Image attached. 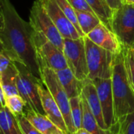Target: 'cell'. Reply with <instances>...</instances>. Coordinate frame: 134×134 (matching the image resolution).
Wrapping results in <instances>:
<instances>
[{"label":"cell","mask_w":134,"mask_h":134,"mask_svg":"<svg viewBox=\"0 0 134 134\" xmlns=\"http://www.w3.org/2000/svg\"><path fill=\"white\" fill-rule=\"evenodd\" d=\"M0 40L3 52L13 62L24 64L41 79L34 29L30 22L21 18L11 0H0Z\"/></svg>","instance_id":"obj_1"},{"label":"cell","mask_w":134,"mask_h":134,"mask_svg":"<svg viewBox=\"0 0 134 134\" xmlns=\"http://www.w3.org/2000/svg\"><path fill=\"white\" fill-rule=\"evenodd\" d=\"M111 85L115 122L121 117L134 112V91L129 81L125 70L124 50L115 55L111 75Z\"/></svg>","instance_id":"obj_2"},{"label":"cell","mask_w":134,"mask_h":134,"mask_svg":"<svg viewBox=\"0 0 134 134\" xmlns=\"http://www.w3.org/2000/svg\"><path fill=\"white\" fill-rule=\"evenodd\" d=\"M84 39L88 69V79L92 81L96 78H111L115 55L94 43L86 36H84Z\"/></svg>","instance_id":"obj_3"},{"label":"cell","mask_w":134,"mask_h":134,"mask_svg":"<svg viewBox=\"0 0 134 134\" xmlns=\"http://www.w3.org/2000/svg\"><path fill=\"white\" fill-rule=\"evenodd\" d=\"M18 69L17 87L19 95L25 100L27 107L40 114H44L38 87L42 82L41 79L36 77L27 67L18 62H14Z\"/></svg>","instance_id":"obj_4"},{"label":"cell","mask_w":134,"mask_h":134,"mask_svg":"<svg viewBox=\"0 0 134 134\" xmlns=\"http://www.w3.org/2000/svg\"><path fill=\"white\" fill-rule=\"evenodd\" d=\"M41 81L46 88L49 90L53 98L59 107L64 117L69 134H72L74 131V126L71 117L70 98L66 94L65 89L62 86L56 72L47 66H40Z\"/></svg>","instance_id":"obj_5"},{"label":"cell","mask_w":134,"mask_h":134,"mask_svg":"<svg viewBox=\"0 0 134 134\" xmlns=\"http://www.w3.org/2000/svg\"><path fill=\"white\" fill-rule=\"evenodd\" d=\"M110 29L125 48H134V4H122L113 11Z\"/></svg>","instance_id":"obj_6"},{"label":"cell","mask_w":134,"mask_h":134,"mask_svg":"<svg viewBox=\"0 0 134 134\" xmlns=\"http://www.w3.org/2000/svg\"><path fill=\"white\" fill-rule=\"evenodd\" d=\"M63 44V52L69 68L79 81H85L88 79V69L84 36L75 40L64 39Z\"/></svg>","instance_id":"obj_7"},{"label":"cell","mask_w":134,"mask_h":134,"mask_svg":"<svg viewBox=\"0 0 134 134\" xmlns=\"http://www.w3.org/2000/svg\"><path fill=\"white\" fill-rule=\"evenodd\" d=\"M34 42L40 66L49 67L55 72L69 67L63 51L53 44L45 36L35 30Z\"/></svg>","instance_id":"obj_8"},{"label":"cell","mask_w":134,"mask_h":134,"mask_svg":"<svg viewBox=\"0 0 134 134\" xmlns=\"http://www.w3.org/2000/svg\"><path fill=\"white\" fill-rule=\"evenodd\" d=\"M29 22L35 31L45 36L53 44L63 51L64 38L47 14L40 0L35 1L31 8Z\"/></svg>","instance_id":"obj_9"},{"label":"cell","mask_w":134,"mask_h":134,"mask_svg":"<svg viewBox=\"0 0 134 134\" xmlns=\"http://www.w3.org/2000/svg\"><path fill=\"white\" fill-rule=\"evenodd\" d=\"M40 2L64 39L75 40L83 37L61 10L55 0H40Z\"/></svg>","instance_id":"obj_10"},{"label":"cell","mask_w":134,"mask_h":134,"mask_svg":"<svg viewBox=\"0 0 134 134\" xmlns=\"http://www.w3.org/2000/svg\"><path fill=\"white\" fill-rule=\"evenodd\" d=\"M92 81L96 88L103 110V119L106 125L109 129L114 122V97L112 92L111 78H96Z\"/></svg>","instance_id":"obj_11"},{"label":"cell","mask_w":134,"mask_h":134,"mask_svg":"<svg viewBox=\"0 0 134 134\" xmlns=\"http://www.w3.org/2000/svg\"><path fill=\"white\" fill-rule=\"evenodd\" d=\"M86 36L94 43L110 51L114 55L122 52L125 48L120 43L113 31L102 22L92 30Z\"/></svg>","instance_id":"obj_12"},{"label":"cell","mask_w":134,"mask_h":134,"mask_svg":"<svg viewBox=\"0 0 134 134\" xmlns=\"http://www.w3.org/2000/svg\"><path fill=\"white\" fill-rule=\"evenodd\" d=\"M38 90L45 115H47L65 134H69L68 129L59 107L43 82L39 85Z\"/></svg>","instance_id":"obj_13"},{"label":"cell","mask_w":134,"mask_h":134,"mask_svg":"<svg viewBox=\"0 0 134 134\" xmlns=\"http://www.w3.org/2000/svg\"><path fill=\"white\" fill-rule=\"evenodd\" d=\"M81 93L86 99L87 103L93 114L95 115L96 120L98 121V123L100 125V127L104 130H109L103 119V110L98 96L96 88L91 80L87 79L85 81H83Z\"/></svg>","instance_id":"obj_14"},{"label":"cell","mask_w":134,"mask_h":134,"mask_svg":"<svg viewBox=\"0 0 134 134\" xmlns=\"http://www.w3.org/2000/svg\"><path fill=\"white\" fill-rule=\"evenodd\" d=\"M26 118L42 134H65L47 115L25 108L24 112Z\"/></svg>","instance_id":"obj_15"},{"label":"cell","mask_w":134,"mask_h":134,"mask_svg":"<svg viewBox=\"0 0 134 134\" xmlns=\"http://www.w3.org/2000/svg\"><path fill=\"white\" fill-rule=\"evenodd\" d=\"M56 74L62 86L65 89L70 99L81 95L83 86V81H79L76 77L73 71L69 67L56 71Z\"/></svg>","instance_id":"obj_16"},{"label":"cell","mask_w":134,"mask_h":134,"mask_svg":"<svg viewBox=\"0 0 134 134\" xmlns=\"http://www.w3.org/2000/svg\"><path fill=\"white\" fill-rule=\"evenodd\" d=\"M81 100L82 107V128L92 134H109V130H104L99 125L82 93H81Z\"/></svg>","instance_id":"obj_17"},{"label":"cell","mask_w":134,"mask_h":134,"mask_svg":"<svg viewBox=\"0 0 134 134\" xmlns=\"http://www.w3.org/2000/svg\"><path fill=\"white\" fill-rule=\"evenodd\" d=\"M18 73L15 63L13 62L4 72L0 74V81L6 96L19 95L17 87Z\"/></svg>","instance_id":"obj_18"},{"label":"cell","mask_w":134,"mask_h":134,"mask_svg":"<svg viewBox=\"0 0 134 134\" xmlns=\"http://www.w3.org/2000/svg\"><path fill=\"white\" fill-rule=\"evenodd\" d=\"M0 134H23L17 117L7 107L0 110Z\"/></svg>","instance_id":"obj_19"},{"label":"cell","mask_w":134,"mask_h":134,"mask_svg":"<svg viewBox=\"0 0 134 134\" xmlns=\"http://www.w3.org/2000/svg\"><path fill=\"white\" fill-rule=\"evenodd\" d=\"M86 1L102 23L111 30L110 19L113 11L107 3L106 0H86Z\"/></svg>","instance_id":"obj_20"},{"label":"cell","mask_w":134,"mask_h":134,"mask_svg":"<svg viewBox=\"0 0 134 134\" xmlns=\"http://www.w3.org/2000/svg\"><path fill=\"white\" fill-rule=\"evenodd\" d=\"M76 10V14L79 26L85 36H87L92 30H93L102 21L93 13L88 11Z\"/></svg>","instance_id":"obj_21"},{"label":"cell","mask_w":134,"mask_h":134,"mask_svg":"<svg viewBox=\"0 0 134 134\" xmlns=\"http://www.w3.org/2000/svg\"><path fill=\"white\" fill-rule=\"evenodd\" d=\"M109 129L117 134H134V112L121 117Z\"/></svg>","instance_id":"obj_22"},{"label":"cell","mask_w":134,"mask_h":134,"mask_svg":"<svg viewBox=\"0 0 134 134\" xmlns=\"http://www.w3.org/2000/svg\"><path fill=\"white\" fill-rule=\"evenodd\" d=\"M6 107L14 115L18 116L24 114L27 103L20 95H13L6 96Z\"/></svg>","instance_id":"obj_23"},{"label":"cell","mask_w":134,"mask_h":134,"mask_svg":"<svg viewBox=\"0 0 134 134\" xmlns=\"http://www.w3.org/2000/svg\"><path fill=\"white\" fill-rule=\"evenodd\" d=\"M71 117L75 130L82 128V107L81 95L70 99Z\"/></svg>","instance_id":"obj_24"},{"label":"cell","mask_w":134,"mask_h":134,"mask_svg":"<svg viewBox=\"0 0 134 134\" xmlns=\"http://www.w3.org/2000/svg\"><path fill=\"white\" fill-rule=\"evenodd\" d=\"M55 2L59 6V7L63 11V13L65 14V16L68 18V19L74 24V25L75 26V28L80 33V35L81 36H85L83 32L81 31V29L79 26L77 14H76V10L71 6V4L68 2V0H55Z\"/></svg>","instance_id":"obj_25"},{"label":"cell","mask_w":134,"mask_h":134,"mask_svg":"<svg viewBox=\"0 0 134 134\" xmlns=\"http://www.w3.org/2000/svg\"><path fill=\"white\" fill-rule=\"evenodd\" d=\"M124 61L129 81L134 91V48L124 49Z\"/></svg>","instance_id":"obj_26"},{"label":"cell","mask_w":134,"mask_h":134,"mask_svg":"<svg viewBox=\"0 0 134 134\" xmlns=\"http://www.w3.org/2000/svg\"><path fill=\"white\" fill-rule=\"evenodd\" d=\"M17 118L23 134H42L31 124L24 114L17 116Z\"/></svg>","instance_id":"obj_27"},{"label":"cell","mask_w":134,"mask_h":134,"mask_svg":"<svg viewBox=\"0 0 134 134\" xmlns=\"http://www.w3.org/2000/svg\"><path fill=\"white\" fill-rule=\"evenodd\" d=\"M68 2L71 4V6L75 10H81V11H88V12L95 14L94 11L90 7V6L88 5V3H87L86 0H68Z\"/></svg>","instance_id":"obj_28"},{"label":"cell","mask_w":134,"mask_h":134,"mask_svg":"<svg viewBox=\"0 0 134 134\" xmlns=\"http://www.w3.org/2000/svg\"><path fill=\"white\" fill-rule=\"evenodd\" d=\"M12 62L13 61L4 52L0 51V74L4 72Z\"/></svg>","instance_id":"obj_29"},{"label":"cell","mask_w":134,"mask_h":134,"mask_svg":"<svg viewBox=\"0 0 134 134\" xmlns=\"http://www.w3.org/2000/svg\"><path fill=\"white\" fill-rule=\"evenodd\" d=\"M106 2L110 7V8L112 10V11L118 9L123 4L121 0H106Z\"/></svg>","instance_id":"obj_30"},{"label":"cell","mask_w":134,"mask_h":134,"mask_svg":"<svg viewBox=\"0 0 134 134\" xmlns=\"http://www.w3.org/2000/svg\"><path fill=\"white\" fill-rule=\"evenodd\" d=\"M6 107V96L3 92L1 81H0V110H3Z\"/></svg>","instance_id":"obj_31"},{"label":"cell","mask_w":134,"mask_h":134,"mask_svg":"<svg viewBox=\"0 0 134 134\" xmlns=\"http://www.w3.org/2000/svg\"><path fill=\"white\" fill-rule=\"evenodd\" d=\"M72 134H92V133H91L90 132L87 131L86 129H85L83 128H81V129L75 130Z\"/></svg>","instance_id":"obj_32"},{"label":"cell","mask_w":134,"mask_h":134,"mask_svg":"<svg viewBox=\"0 0 134 134\" xmlns=\"http://www.w3.org/2000/svg\"><path fill=\"white\" fill-rule=\"evenodd\" d=\"M125 4H134V0H126Z\"/></svg>","instance_id":"obj_33"},{"label":"cell","mask_w":134,"mask_h":134,"mask_svg":"<svg viewBox=\"0 0 134 134\" xmlns=\"http://www.w3.org/2000/svg\"><path fill=\"white\" fill-rule=\"evenodd\" d=\"M0 51L3 52V43H2L1 40H0Z\"/></svg>","instance_id":"obj_34"},{"label":"cell","mask_w":134,"mask_h":134,"mask_svg":"<svg viewBox=\"0 0 134 134\" xmlns=\"http://www.w3.org/2000/svg\"><path fill=\"white\" fill-rule=\"evenodd\" d=\"M109 134H117V133L111 129H109Z\"/></svg>","instance_id":"obj_35"},{"label":"cell","mask_w":134,"mask_h":134,"mask_svg":"<svg viewBox=\"0 0 134 134\" xmlns=\"http://www.w3.org/2000/svg\"><path fill=\"white\" fill-rule=\"evenodd\" d=\"M125 1H126V0H121V2H122V3H123V4H125Z\"/></svg>","instance_id":"obj_36"}]
</instances>
